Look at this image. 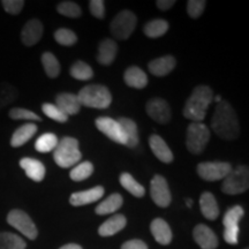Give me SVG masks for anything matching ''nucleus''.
I'll use <instances>...</instances> for the list:
<instances>
[{"label": "nucleus", "mask_w": 249, "mask_h": 249, "mask_svg": "<svg viewBox=\"0 0 249 249\" xmlns=\"http://www.w3.org/2000/svg\"><path fill=\"white\" fill-rule=\"evenodd\" d=\"M211 127L220 139L227 141L238 139L240 126L234 108L229 102L220 101L218 103L211 119Z\"/></svg>", "instance_id": "obj_1"}, {"label": "nucleus", "mask_w": 249, "mask_h": 249, "mask_svg": "<svg viewBox=\"0 0 249 249\" xmlns=\"http://www.w3.org/2000/svg\"><path fill=\"white\" fill-rule=\"evenodd\" d=\"M213 101V92L208 86H198L193 90L183 107V117L193 123H202L208 107Z\"/></svg>", "instance_id": "obj_2"}, {"label": "nucleus", "mask_w": 249, "mask_h": 249, "mask_svg": "<svg viewBox=\"0 0 249 249\" xmlns=\"http://www.w3.org/2000/svg\"><path fill=\"white\" fill-rule=\"evenodd\" d=\"M53 151L55 164L62 169H68L77 164L82 157L79 150V141L70 136L61 139Z\"/></svg>", "instance_id": "obj_3"}, {"label": "nucleus", "mask_w": 249, "mask_h": 249, "mask_svg": "<svg viewBox=\"0 0 249 249\" xmlns=\"http://www.w3.org/2000/svg\"><path fill=\"white\" fill-rule=\"evenodd\" d=\"M77 98L82 107L107 108L112 103V95L105 86L90 85L80 90Z\"/></svg>", "instance_id": "obj_4"}, {"label": "nucleus", "mask_w": 249, "mask_h": 249, "mask_svg": "<svg viewBox=\"0 0 249 249\" xmlns=\"http://www.w3.org/2000/svg\"><path fill=\"white\" fill-rule=\"evenodd\" d=\"M209 140L210 130L203 123H192L187 127L186 147L193 155L202 154Z\"/></svg>", "instance_id": "obj_5"}, {"label": "nucleus", "mask_w": 249, "mask_h": 249, "mask_svg": "<svg viewBox=\"0 0 249 249\" xmlns=\"http://www.w3.org/2000/svg\"><path fill=\"white\" fill-rule=\"evenodd\" d=\"M249 187V170L246 165L232 169L224 178L222 191L227 195H236L245 193Z\"/></svg>", "instance_id": "obj_6"}, {"label": "nucleus", "mask_w": 249, "mask_h": 249, "mask_svg": "<svg viewBox=\"0 0 249 249\" xmlns=\"http://www.w3.org/2000/svg\"><path fill=\"white\" fill-rule=\"evenodd\" d=\"M135 14L130 11H121L111 22V34L117 39H127L136 27Z\"/></svg>", "instance_id": "obj_7"}, {"label": "nucleus", "mask_w": 249, "mask_h": 249, "mask_svg": "<svg viewBox=\"0 0 249 249\" xmlns=\"http://www.w3.org/2000/svg\"><path fill=\"white\" fill-rule=\"evenodd\" d=\"M245 211L240 205H234L226 211L224 216V240L230 245L238 244L239 235V222L244 217Z\"/></svg>", "instance_id": "obj_8"}, {"label": "nucleus", "mask_w": 249, "mask_h": 249, "mask_svg": "<svg viewBox=\"0 0 249 249\" xmlns=\"http://www.w3.org/2000/svg\"><path fill=\"white\" fill-rule=\"evenodd\" d=\"M7 223L18 232H21L24 236H27L30 240H35L38 235V231L35 223L28 214L22 210L14 209L9 211L7 214Z\"/></svg>", "instance_id": "obj_9"}, {"label": "nucleus", "mask_w": 249, "mask_h": 249, "mask_svg": "<svg viewBox=\"0 0 249 249\" xmlns=\"http://www.w3.org/2000/svg\"><path fill=\"white\" fill-rule=\"evenodd\" d=\"M197 174L205 181L222 180L232 171L231 164L225 161H207L197 165Z\"/></svg>", "instance_id": "obj_10"}, {"label": "nucleus", "mask_w": 249, "mask_h": 249, "mask_svg": "<svg viewBox=\"0 0 249 249\" xmlns=\"http://www.w3.org/2000/svg\"><path fill=\"white\" fill-rule=\"evenodd\" d=\"M150 196L158 207L166 208L171 203V192L164 177L156 174L150 182Z\"/></svg>", "instance_id": "obj_11"}, {"label": "nucleus", "mask_w": 249, "mask_h": 249, "mask_svg": "<svg viewBox=\"0 0 249 249\" xmlns=\"http://www.w3.org/2000/svg\"><path fill=\"white\" fill-rule=\"evenodd\" d=\"M95 124L97 129L101 130L104 135H107L112 141L126 145V138H124L123 129H121L120 124L117 120L108 117H101L96 119Z\"/></svg>", "instance_id": "obj_12"}, {"label": "nucleus", "mask_w": 249, "mask_h": 249, "mask_svg": "<svg viewBox=\"0 0 249 249\" xmlns=\"http://www.w3.org/2000/svg\"><path fill=\"white\" fill-rule=\"evenodd\" d=\"M147 113L152 120L161 124H169L172 117L169 103L163 98L150 99L147 103Z\"/></svg>", "instance_id": "obj_13"}, {"label": "nucleus", "mask_w": 249, "mask_h": 249, "mask_svg": "<svg viewBox=\"0 0 249 249\" xmlns=\"http://www.w3.org/2000/svg\"><path fill=\"white\" fill-rule=\"evenodd\" d=\"M193 236H194L196 244L202 249H216L218 247L217 235L210 227L203 225V224L195 226Z\"/></svg>", "instance_id": "obj_14"}, {"label": "nucleus", "mask_w": 249, "mask_h": 249, "mask_svg": "<svg viewBox=\"0 0 249 249\" xmlns=\"http://www.w3.org/2000/svg\"><path fill=\"white\" fill-rule=\"evenodd\" d=\"M43 36V24L37 18L29 20L21 31V40L26 46H34Z\"/></svg>", "instance_id": "obj_15"}, {"label": "nucleus", "mask_w": 249, "mask_h": 249, "mask_svg": "<svg viewBox=\"0 0 249 249\" xmlns=\"http://www.w3.org/2000/svg\"><path fill=\"white\" fill-rule=\"evenodd\" d=\"M103 195H104V188L102 186H97L88 189V191L73 193L70 197V203L74 207H81V205L90 204L98 201L99 198L103 197Z\"/></svg>", "instance_id": "obj_16"}, {"label": "nucleus", "mask_w": 249, "mask_h": 249, "mask_svg": "<svg viewBox=\"0 0 249 249\" xmlns=\"http://www.w3.org/2000/svg\"><path fill=\"white\" fill-rule=\"evenodd\" d=\"M55 103L57 107L64 112L66 116H74L79 113L81 110V103L77 98V95L71 92H61L58 93L55 97Z\"/></svg>", "instance_id": "obj_17"}, {"label": "nucleus", "mask_w": 249, "mask_h": 249, "mask_svg": "<svg viewBox=\"0 0 249 249\" xmlns=\"http://www.w3.org/2000/svg\"><path fill=\"white\" fill-rule=\"evenodd\" d=\"M20 166L26 172L27 177L33 181L40 182L45 177V166L42 161L35 160V158H22L20 160Z\"/></svg>", "instance_id": "obj_18"}, {"label": "nucleus", "mask_w": 249, "mask_h": 249, "mask_svg": "<svg viewBox=\"0 0 249 249\" xmlns=\"http://www.w3.org/2000/svg\"><path fill=\"white\" fill-rule=\"evenodd\" d=\"M150 231L158 244L167 246L172 241V231L169 224L161 218H156L150 224Z\"/></svg>", "instance_id": "obj_19"}, {"label": "nucleus", "mask_w": 249, "mask_h": 249, "mask_svg": "<svg viewBox=\"0 0 249 249\" xmlns=\"http://www.w3.org/2000/svg\"><path fill=\"white\" fill-rule=\"evenodd\" d=\"M149 145L156 157L165 164H170L173 161V154L166 144V142L160 135H151L149 138Z\"/></svg>", "instance_id": "obj_20"}, {"label": "nucleus", "mask_w": 249, "mask_h": 249, "mask_svg": "<svg viewBox=\"0 0 249 249\" xmlns=\"http://www.w3.org/2000/svg\"><path fill=\"white\" fill-rule=\"evenodd\" d=\"M176 58L172 55H164V57L157 58L149 62L148 67L151 74L155 76H165L170 74L176 67Z\"/></svg>", "instance_id": "obj_21"}, {"label": "nucleus", "mask_w": 249, "mask_h": 249, "mask_svg": "<svg viewBox=\"0 0 249 249\" xmlns=\"http://www.w3.org/2000/svg\"><path fill=\"white\" fill-rule=\"evenodd\" d=\"M124 83L130 88L143 89L148 85V76L138 66L128 67L124 74Z\"/></svg>", "instance_id": "obj_22"}, {"label": "nucleus", "mask_w": 249, "mask_h": 249, "mask_svg": "<svg viewBox=\"0 0 249 249\" xmlns=\"http://www.w3.org/2000/svg\"><path fill=\"white\" fill-rule=\"evenodd\" d=\"M118 53V45L113 39L107 38L99 44L97 60L101 65L107 66L114 61Z\"/></svg>", "instance_id": "obj_23"}, {"label": "nucleus", "mask_w": 249, "mask_h": 249, "mask_svg": "<svg viewBox=\"0 0 249 249\" xmlns=\"http://www.w3.org/2000/svg\"><path fill=\"white\" fill-rule=\"evenodd\" d=\"M118 123H119L124 138H126L127 147L135 148L140 142L139 130L135 121L129 119V118H120V119L118 120Z\"/></svg>", "instance_id": "obj_24"}, {"label": "nucleus", "mask_w": 249, "mask_h": 249, "mask_svg": "<svg viewBox=\"0 0 249 249\" xmlns=\"http://www.w3.org/2000/svg\"><path fill=\"white\" fill-rule=\"evenodd\" d=\"M127 220L126 217L123 214H114L111 218H108L105 223H103L98 229V233L101 236H111L116 233L120 232L124 229Z\"/></svg>", "instance_id": "obj_25"}, {"label": "nucleus", "mask_w": 249, "mask_h": 249, "mask_svg": "<svg viewBox=\"0 0 249 249\" xmlns=\"http://www.w3.org/2000/svg\"><path fill=\"white\" fill-rule=\"evenodd\" d=\"M37 132V126L34 124H26L23 126L18 127L15 130L11 139V145L13 148L22 147L23 144L29 141V140L35 135Z\"/></svg>", "instance_id": "obj_26"}, {"label": "nucleus", "mask_w": 249, "mask_h": 249, "mask_svg": "<svg viewBox=\"0 0 249 249\" xmlns=\"http://www.w3.org/2000/svg\"><path fill=\"white\" fill-rule=\"evenodd\" d=\"M200 205L202 214L209 220H214L219 216V208H218L216 197L209 192H205L201 195Z\"/></svg>", "instance_id": "obj_27"}, {"label": "nucleus", "mask_w": 249, "mask_h": 249, "mask_svg": "<svg viewBox=\"0 0 249 249\" xmlns=\"http://www.w3.org/2000/svg\"><path fill=\"white\" fill-rule=\"evenodd\" d=\"M123 196L120 194H112L108 196L107 200H104L101 202L97 205V208L95 209V213L97 214H108V213H116L118 209H120L121 205H123Z\"/></svg>", "instance_id": "obj_28"}, {"label": "nucleus", "mask_w": 249, "mask_h": 249, "mask_svg": "<svg viewBox=\"0 0 249 249\" xmlns=\"http://www.w3.org/2000/svg\"><path fill=\"white\" fill-rule=\"evenodd\" d=\"M167 30H169V23H167V21L161 20V18L149 21L143 28V33L150 38H157V37L163 36L166 34Z\"/></svg>", "instance_id": "obj_29"}, {"label": "nucleus", "mask_w": 249, "mask_h": 249, "mask_svg": "<svg viewBox=\"0 0 249 249\" xmlns=\"http://www.w3.org/2000/svg\"><path fill=\"white\" fill-rule=\"evenodd\" d=\"M27 244L21 236L11 232L0 233V249H26Z\"/></svg>", "instance_id": "obj_30"}, {"label": "nucleus", "mask_w": 249, "mask_h": 249, "mask_svg": "<svg viewBox=\"0 0 249 249\" xmlns=\"http://www.w3.org/2000/svg\"><path fill=\"white\" fill-rule=\"evenodd\" d=\"M121 186L127 192L135 196V197H143L145 194V188L136 181L129 173H123L120 176Z\"/></svg>", "instance_id": "obj_31"}, {"label": "nucleus", "mask_w": 249, "mask_h": 249, "mask_svg": "<svg viewBox=\"0 0 249 249\" xmlns=\"http://www.w3.org/2000/svg\"><path fill=\"white\" fill-rule=\"evenodd\" d=\"M40 60H42L46 75L49 77L55 79V77L60 74V64H59L58 59L55 58V55L53 53H51V52H45V53L42 54Z\"/></svg>", "instance_id": "obj_32"}, {"label": "nucleus", "mask_w": 249, "mask_h": 249, "mask_svg": "<svg viewBox=\"0 0 249 249\" xmlns=\"http://www.w3.org/2000/svg\"><path fill=\"white\" fill-rule=\"evenodd\" d=\"M59 140L57 135L53 133H45L40 135L35 143V148L38 152L46 154V152H51L54 150L57 147Z\"/></svg>", "instance_id": "obj_33"}, {"label": "nucleus", "mask_w": 249, "mask_h": 249, "mask_svg": "<svg viewBox=\"0 0 249 249\" xmlns=\"http://www.w3.org/2000/svg\"><path fill=\"white\" fill-rule=\"evenodd\" d=\"M70 73L74 79L80 81H88L93 76L92 68L90 67L88 64H86L85 61L81 60H77L71 65Z\"/></svg>", "instance_id": "obj_34"}, {"label": "nucleus", "mask_w": 249, "mask_h": 249, "mask_svg": "<svg viewBox=\"0 0 249 249\" xmlns=\"http://www.w3.org/2000/svg\"><path fill=\"white\" fill-rule=\"evenodd\" d=\"M18 97V90L15 87L11 86L7 82H2L0 85V111L13 103Z\"/></svg>", "instance_id": "obj_35"}, {"label": "nucleus", "mask_w": 249, "mask_h": 249, "mask_svg": "<svg viewBox=\"0 0 249 249\" xmlns=\"http://www.w3.org/2000/svg\"><path fill=\"white\" fill-rule=\"evenodd\" d=\"M93 172V165L90 161H82L71 171L70 177L73 181H83L88 179Z\"/></svg>", "instance_id": "obj_36"}, {"label": "nucleus", "mask_w": 249, "mask_h": 249, "mask_svg": "<svg viewBox=\"0 0 249 249\" xmlns=\"http://www.w3.org/2000/svg\"><path fill=\"white\" fill-rule=\"evenodd\" d=\"M57 11L59 14L71 18H80L81 15H82L81 7L74 1H61L60 4H58L57 6Z\"/></svg>", "instance_id": "obj_37"}, {"label": "nucleus", "mask_w": 249, "mask_h": 249, "mask_svg": "<svg viewBox=\"0 0 249 249\" xmlns=\"http://www.w3.org/2000/svg\"><path fill=\"white\" fill-rule=\"evenodd\" d=\"M54 39L58 44L64 45V46H71L77 42V37L74 31L66 28H60L54 33Z\"/></svg>", "instance_id": "obj_38"}, {"label": "nucleus", "mask_w": 249, "mask_h": 249, "mask_svg": "<svg viewBox=\"0 0 249 249\" xmlns=\"http://www.w3.org/2000/svg\"><path fill=\"white\" fill-rule=\"evenodd\" d=\"M42 111L46 117L54 121H58V123H66L68 120V116H66L57 105L45 103V104L42 105Z\"/></svg>", "instance_id": "obj_39"}, {"label": "nucleus", "mask_w": 249, "mask_h": 249, "mask_svg": "<svg viewBox=\"0 0 249 249\" xmlns=\"http://www.w3.org/2000/svg\"><path fill=\"white\" fill-rule=\"evenodd\" d=\"M9 118L13 120H33V121H42V118L37 116L36 113L31 112L26 108L14 107L9 111Z\"/></svg>", "instance_id": "obj_40"}, {"label": "nucleus", "mask_w": 249, "mask_h": 249, "mask_svg": "<svg viewBox=\"0 0 249 249\" xmlns=\"http://www.w3.org/2000/svg\"><path fill=\"white\" fill-rule=\"evenodd\" d=\"M205 5L204 0H189L187 2V13L192 18H198L203 14Z\"/></svg>", "instance_id": "obj_41"}, {"label": "nucleus", "mask_w": 249, "mask_h": 249, "mask_svg": "<svg viewBox=\"0 0 249 249\" xmlns=\"http://www.w3.org/2000/svg\"><path fill=\"white\" fill-rule=\"evenodd\" d=\"M1 5L8 14L18 15L23 9L24 1L23 0H4L1 1Z\"/></svg>", "instance_id": "obj_42"}, {"label": "nucleus", "mask_w": 249, "mask_h": 249, "mask_svg": "<svg viewBox=\"0 0 249 249\" xmlns=\"http://www.w3.org/2000/svg\"><path fill=\"white\" fill-rule=\"evenodd\" d=\"M89 8L93 17L97 18H104L105 5L103 0H91V1H89Z\"/></svg>", "instance_id": "obj_43"}, {"label": "nucleus", "mask_w": 249, "mask_h": 249, "mask_svg": "<svg viewBox=\"0 0 249 249\" xmlns=\"http://www.w3.org/2000/svg\"><path fill=\"white\" fill-rule=\"evenodd\" d=\"M121 249H148V246L142 240H129L121 246Z\"/></svg>", "instance_id": "obj_44"}, {"label": "nucleus", "mask_w": 249, "mask_h": 249, "mask_svg": "<svg viewBox=\"0 0 249 249\" xmlns=\"http://www.w3.org/2000/svg\"><path fill=\"white\" fill-rule=\"evenodd\" d=\"M157 7L161 9V11H167V9L172 8L174 5H176V1L174 0H158L156 2Z\"/></svg>", "instance_id": "obj_45"}, {"label": "nucleus", "mask_w": 249, "mask_h": 249, "mask_svg": "<svg viewBox=\"0 0 249 249\" xmlns=\"http://www.w3.org/2000/svg\"><path fill=\"white\" fill-rule=\"evenodd\" d=\"M59 249H82V248H81L80 246L76 245V244H68V245L62 246V247L59 248Z\"/></svg>", "instance_id": "obj_46"}, {"label": "nucleus", "mask_w": 249, "mask_h": 249, "mask_svg": "<svg viewBox=\"0 0 249 249\" xmlns=\"http://www.w3.org/2000/svg\"><path fill=\"white\" fill-rule=\"evenodd\" d=\"M186 205H187V207H188V208L192 207V205H193V201L191 200V198H188V200L186 201Z\"/></svg>", "instance_id": "obj_47"}, {"label": "nucleus", "mask_w": 249, "mask_h": 249, "mask_svg": "<svg viewBox=\"0 0 249 249\" xmlns=\"http://www.w3.org/2000/svg\"><path fill=\"white\" fill-rule=\"evenodd\" d=\"M214 101H216V102H218V103H219L220 101H222V99H220V96H217V97H216V98H214Z\"/></svg>", "instance_id": "obj_48"}, {"label": "nucleus", "mask_w": 249, "mask_h": 249, "mask_svg": "<svg viewBox=\"0 0 249 249\" xmlns=\"http://www.w3.org/2000/svg\"><path fill=\"white\" fill-rule=\"evenodd\" d=\"M246 249H248V248H246Z\"/></svg>", "instance_id": "obj_49"}]
</instances>
